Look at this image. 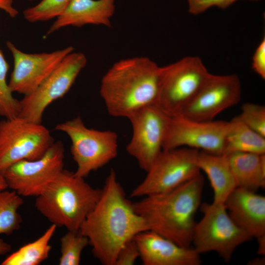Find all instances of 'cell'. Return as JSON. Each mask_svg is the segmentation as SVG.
<instances>
[{"label":"cell","mask_w":265,"mask_h":265,"mask_svg":"<svg viewBox=\"0 0 265 265\" xmlns=\"http://www.w3.org/2000/svg\"><path fill=\"white\" fill-rule=\"evenodd\" d=\"M146 230L148 228L145 220L127 198L111 169L97 203L79 232L87 238L94 256L101 264L114 265L122 246Z\"/></svg>","instance_id":"cell-1"},{"label":"cell","mask_w":265,"mask_h":265,"mask_svg":"<svg viewBox=\"0 0 265 265\" xmlns=\"http://www.w3.org/2000/svg\"><path fill=\"white\" fill-rule=\"evenodd\" d=\"M161 67L148 57L136 56L114 63L103 77L100 94L108 113L129 118L157 104Z\"/></svg>","instance_id":"cell-2"},{"label":"cell","mask_w":265,"mask_h":265,"mask_svg":"<svg viewBox=\"0 0 265 265\" xmlns=\"http://www.w3.org/2000/svg\"><path fill=\"white\" fill-rule=\"evenodd\" d=\"M204 185L200 173L170 191L143 197L133 203V207L148 230L180 246L190 247Z\"/></svg>","instance_id":"cell-3"},{"label":"cell","mask_w":265,"mask_h":265,"mask_svg":"<svg viewBox=\"0 0 265 265\" xmlns=\"http://www.w3.org/2000/svg\"><path fill=\"white\" fill-rule=\"evenodd\" d=\"M101 192L102 189L92 187L84 178L63 169L36 197L35 206L57 227L78 232L97 203Z\"/></svg>","instance_id":"cell-4"},{"label":"cell","mask_w":265,"mask_h":265,"mask_svg":"<svg viewBox=\"0 0 265 265\" xmlns=\"http://www.w3.org/2000/svg\"><path fill=\"white\" fill-rule=\"evenodd\" d=\"M211 75L197 56H186L161 67L157 105L170 116L180 114Z\"/></svg>","instance_id":"cell-5"},{"label":"cell","mask_w":265,"mask_h":265,"mask_svg":"<svg viewBox=\"0 0 265 265\" xmlns=\"http://www.w3.org/2000/svg\"><path fill=\"white\" fill-rule=\"evenodd\" d=\"M57 131L67 134L71 152L77 165L75 174L85 178L114 159L118 154V135L111 131L87 128L80 117L57 124Z\"/></svg>","instance_id":"cell-6"},{"label":"cell","mask_w":265,"mask_h":265,"mask_svg":"<svg viewBox=\"0 0 265 265\" xmlns=\"http://www.w3.org/2000/svg\"><path fill=\"white\" fill-rule=\"evenodd\" d=\"M203 216L194 227L193 248L199 253L215 252L229 262L236 249L252 238L229 216L224 204L202 205Z\"/></svg>","instance_id":"cell-7"},{"label":"cell","mask_w":265,"mask_h":265,"mask_svg":"<svg viewBox=\"0 0 265 265\" xmlns=\"http://www.w3.org/2000/svg\"><path fill=\"white\" fill-rule=\"evenodd\" d=\"M199 151L188 147L163 150L143 180L131 193L143 197L170 191L200 174L197 165Z\"/></svg>","instance_id":"cell-8"},{"label":"cell","mask_w":265,"mask_h":265,"mask_svg":"<svg viewBox=\"0 0 265 265\" xmlns=\"http://www.w3.org/2000/svg\"><path fill=\"white\" fill-rule=\"evenodd\" d=\"M50 131L41 123L20 116L0 121V171L23 160L42 157L53 143Z\"/></svg>","instance_id":"cell-9"},{"label":"cell","mask_w":265,"mask_h":265,"mask_svg":"<svg viewBox=\"0 0 265 265\" xmlns=\"http://www.w3.org/2000/svg\"><path fill=\"white\" fill-rule=\"evenodd\" d=\"M86 63L83 53L73 51L68 54L33 92L19 101L18 116L41 123L46 108L69 91Z\"/></svg>","instance_id":"cell-10"},{"label":"cell","mask_w":265,"mask_h":265,"mask_svg":"<svg viewBox=\"0 0 265 265\" xmlns=\"http://www.w3.org/2000/svg\"><path fill=\"white\" fill-rule=\"evenodd\" d=\"M64 149L61 141L54 142L45 154L35 160L16 162L2 171L8 187L22 197L42 193L63 170Z\"/></svg>","instance_id":"cell-11"},{"label":"cell","mask_w":265,"mask_h":265,"mask_svg":"<svg viewBox=\"0 0 265 265\" xmlns=\"http://www.w3.org/2000/svg\"><path fill=\"white\" fill-rule=\"evenodd\" d=\"M171 116L157 104L136 111L128 119L132 129L126 149L147 171L163 151Z\"/></svg>","instance_id":"cell-12"},{"label":"cell","mask_w":265,"mask_h":265,"mask_svg":"<svg viewBox=\"0 0 265 265\" xmlns=\"http://www.w3.org/2000/svg\"><path fill=\"white\" fill-rule=\"evenodd\" d=\"M229 121H202L181 115L171 116L163 150L188 147L215 155L223 154Z\"/></svg>","instance_id":"cell-13"},{"label":"cell","mask_w":265,"mask_h":265,"mask_svg":"<svg viewBox=\"0 0 265 265\" xmlns=\"http://www.w3.org/2000/svg\"><path fill=\"white\" fill-rule=\"evenodd\" d=\"M241 93L240 81L237 75L212 74L179 115L197 121L213 120L222 111L237 105Z\"/></svg>","instance_id":"cell-14"},{"label":"cell","mask_w":265,"mask_h":265,"mask_svg":"<svg viewBox=\"0 0 265 265\" xmlns=\"http://www.w3.org/2000/svg\"><path fill=\"white\" fill-rule=\"evenodd\" d=\"M6 46L14 60L9 87L24 96L33 92L74 48L69 46L52 53H27L19 50L10 41Z\"/></svg>","instance_id":"cell-15"},{"label":"cell","mask_w":265,"mask_h":265,"mask_svg":"<svg viewBox=\"0 0 265 265\" xmlns=\"http://www.w3.org/2000/svg\"><path fill=\"white\" fill-rule=\"evenodd\" d=\"M224 205L232 220L257 239L258 253L265 255V197L254 191L236 187Z\"/></svg>","instance_id":"cell-16"},{"label":"cell","mask_w":265,"mask_h":265,"mask_svg":"<svg viewBox=\"0 0 265 265\" xmlns=\"http://www.w3.org/2000/svg\"><path fill=\"white\" fill-rule=\"evenodd\" d=\"M134 239L144 265H199L200 254L193 248L179 245L150 230L142 232Z\"/></svg>","instance_id":"cell-17"},{"label":"cell","mask_w":265,"mask_h":265,"mask_svg":"<svg viewBox=\"0 0 265 265\" xmlns=\"http://www.w3.org/2000/svg\"><path fill=\"white\" fill-rule=\"evenodd\" d=\"M115 11V0H72L49 28V35L67 26L86 25L110 27Z\"/></svg>","instance_id":"cell-18"},{"label":"cell","mask_w":265,"mask_h":265,"mask_svg":"<svg viewBox=\"0 0 265 265\" xmlns=\"http://www.w3.org/2000/svg\"><path fill=\"white\" fill-rule=\"evenodd\" d=\"M224 155L228 161L237 187L254 191L265 188V154L233 152Z\"/></svg>","instance_id":"cell-19"},{"label":"cell","mask_w":265,"mask_h":265,"mask_svg":"<svg viewBox=\"0 0 265 265\" xmlns=\"http://www.w3.org/2000/svg\"><path fill=\"white\" fill-rule=\"evenodd\" d=\"M197 165L210 180L214 192L213 202L224 204L228 195L237 187L226 156L199 151Z\"/></svg>","instance_id":"cell-20"},{"label":"cell","mask_w":265,"mask_h":265,"mask_svg":"<svg viewBox=\"0 0 265 265\" xmlns=\"http://www.w3.org/2000/svg\"><path fill=\"white\" fill-rule=\"evenodd\" d=\"M233 152L265 154V137L235 116L229 121L223 154Z\"/></svg>","instance_id":"cell-21"},{"label":"cell","mask_w":265,"mask_h":265,"mask_svg":"<svg viewBox=\"0 0 265 265\" xmlns=\"http://www.w3.org/2000/svg\"><path fill=\"white\" fill-rule=\"evenodd\" d=\"M57 227L52 224L37 239L21 247L7 257L2 265H38L49 256L50 241Z\"/></svg>","instance_id":"cell-22"},{"label":"cell","mask_w":265,"mask_h":265,"mask_svg":"<svg viewBox=\"0 0 265 265\" xmlns=\"http://www.w3.org/2000/svg\"><path fill=\"white\" fill-rule=\"evenodd\" d=\"M23 203L15 191H0V235L9 236L20 228L22 218L18 210Z\"/></svg>","instance_id":"cell-23"},{"label":"cell","mask_w":265,"mask_h":265,"mask_svg":"<svg viewBox=\"0 0 265 265\" xmlns=\"http://www.w3.org/2000/svg\"><path fill=\"white\" fill-rule=\"evenodd\" d=\"M60 265H78L83 249L89 244L87 237L79 232L68 231L60 238Z\"/></svg>","instance_id":"cell-24"},{"label":"cell","mask_w":265,"mask_h":265,"mask_svg":"<svg viewBox=\"0 0 265 265\" xmlns=\"http://www.w3.org/2000/svg\"><path fill=\"white\" fill-rule=\"evenodd\" d=\"M8 69V64L0 50V115L11 118L19 115L20 104V101L13 97L6 82Z\"/></svg>","instance_id":"cell-25"},{"label":"cell","mask_w":265,"mask_h":265,"mask_svg":"<svg viewBox=\"0 0 265 265\" xmlns=\"http://www.w3.org/2000/svg\"><path fill=\"white\" fill-rule=\"evenodd\" d=\"M72 0H41L38 4L23 11L24 18L29 22L46 21L57 18Z\"/></svg>","instance_id":"cell-26"},{"label":"cell","mask_w":265,"mask_h":265,"mask_svg":"<svg viewBox=\"0 0 265 265\" xmlns=\"http://www.w3.org/2000/svg\"><path fill=\"white\" fill-rule=\"evenodd\" d=\"M240 120L250 129L265 137V107L253 103L242 105Z\"/></svg>","instance_id":"cell-27"},{"label":"cell","mask_w":265,"mask_h":265,"mask_svg":"<svg viewBox=\"0 0 265 265\" xmlns=\"http://www.w3.org/2000/svg\"><path fill=\"white\" fill-rule=\"evenodd\" d=\"M139 257V251L134 238L127 242L118 253L114 265H132Z\"/></svg>","instance_id":"cell-28"},{"label":"cell","mask_w":265,"mask_h":265,"mask_svg":"<svg viewBox=\"0 0 265 265\" xmlns=\"http://www.w3.org/2000/svg\"><path fill=\"white\" fill-rule=\"evenodd\" d=\"M237 0H187L188 11L193 15L201 14L212 6L226 8Z\"/></svg>","instance_id":"cell-29"},{"label":"cell","mask_w":265,"mask_h":265,"mask_svg":"<svg viewBox=\"0 0 265 265\" xmlns=\"http://www.w3.org/2000/svg\"><path fill=\"white\" fill-rule=\"evenodd\" d=\"M252 67L263 79H265V38L260 42L252 57Z\"/></svg>","instance_id":"cell-30"},{"label":"cell","mask_w":265,"mask_h":265,"mask_svg":"<svg viewBox=\"0 0 265 265\" xmlns=\"http://www.w3.org/2000/svg\"><path fill=\"white\" fill-rule=\"evenodd\" d=\"M12 3L13 0H0V9L14 18L18 15V11L12 6Z\"/></svg>","instance_id":"cell-31"},{"label":"cell","mask_w":265,"mask_h":265,"mask_svg":"<svg viewBox=\"0 0 265 265\" xmlns=\"http://www.w3.org/2000/svg\"><path fill=\"white\" fill-rule=\"evenodd\" d=\"M11 246L8 243L0 238V256L4 255L11 250Z\"/></svg>","instance_id":"cell-32"},{"label":"cell","mask_w":265,"mask_h":265,"mask_svg":"<svg viewBox=\"0 0 265 265\" xmlns=\"http://www.w3.org/2000/svg\"><path fill=\"white\" fill-rule=\"evenodd\" d=\"M8 188L7 184L1 171H0V191Z\"/></svg>","instance_id":"cell-33"},{"label":"cell","mask_w":265,"mask_h":265,"mask_svg":"<svg viewBox=\"0 0 265 265\" xmlns=\"http://www.w3.org/2000/svg\"><path fill=\"white\" fill-rule=\"evenodd\" d=\"M257 261L256 259H254L250 261V265H261L260 263H265V259H257Z\"/></svg>","instance_id":"cell-34"},{"label":"cell","mask_w":265,"mask_h":265,"mask_svg":"<svg viewBox=\"0 0 265 265\" xmlns=\"http://www.w3.org/2000/svg\"></svg>","instance_id":"cell-35"}]
</instances>
